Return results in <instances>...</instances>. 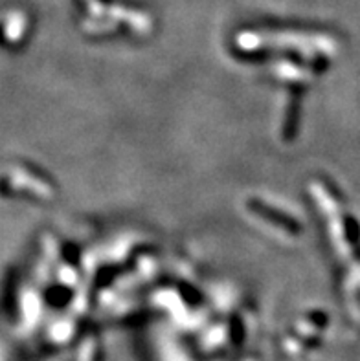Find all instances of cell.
I'll return each instance as SVG.
<instances>
[{"label": "cell", "instance_id": "obj_1", "mask_svg": "<svg viewBox=\"0 0 360 361\" xmlns=\"http://www.w3.org/2000/svg\"><path fill=\"white\" fill-rule=\"evenodd\" d=\"M250 207L254 209L256 213H259V215H263V218H266V221L274 222L276 225H280V228H285V230H289L290 233H296L294 230H298V224H294L290 218H287L285 215H280L278 211H272L270 207H265V206H259V204H250Z\"/></svg>", "mask_w": 360, "mask_h": 361}]
</instances>
